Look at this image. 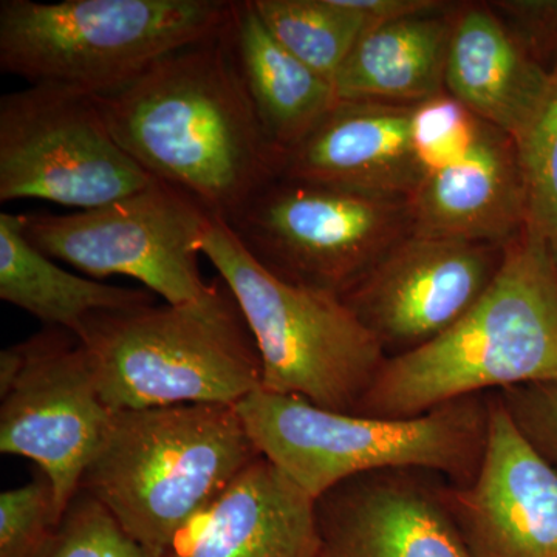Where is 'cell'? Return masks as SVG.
I'll list each match as a JSON object with an SVG mask.
<instances>
[{
    "mask_svg": "<svg viewBox=\"0 0 557 557\" xmlns=\"http://www.w3.org/2000/svg\"><path fill=\"white\" fill-rule=\"evenodd\" d=\"M223 32L95 101L143 170L228 223L281 177L285 156L263 129Z\"/></svg>",
    "mask_w": 557,
    "mask_h": 557,
    "instance_id": "6da1fadb",
    "label": "cell"
},
{
    "mask_svg": "<svg viewBox=\"0 0 557 557\" xmlns=\"http://www.w3.org/2000/svg\"><path fill=\"white\" fill-rule=\"evenodd\" d=\"M557 381V258L527 228L457 324L387 358L355 416L412 418L469 395Z\"/></svg>",
    "mask_w": 557,
    "mask_h": 557,
    "instance_id": "7a4b0ae2",
    "label": "cell"
},
{
    "mask_svg": "<svg viewBox=\"0 0 557 557\" xmlns=\"http://www.w3.org/2000/svg\"><path fill=\"white\" fill-rule=\"evenodd\" d=\"M260 457L237 406L116 410L79 491L152 555Z\"/></svg>",
    "mask_w": 557,
    "mask_h": 557,
    "instance_id": "3957f363",
    "label": "cell"
},
{
    "mask_svg": "<svg viewBox=\"0 0 557 557\" xmlns=\"http://www.w3.org/2000/svg\"><path fill=\"white\" fill-rule=\"evenodd\" d=\"M78 338L113 412L237 406L262 388L258 347L222 278L201 302L94 314Z\"/></svg>",
    "mask_w": 557,
    "mask_h": 557,
    "instance_id": "277c9868",
    "label": "cell"
},
{
    "mask_svg": "<svg viewBox=\"0 0 557 557\" xmlns=\"http://www.w3.org/2000/svg\"><path fill=\"white\" fill-rule=\"evenodd\" d=\"M260 456L311 497L355 475L424 469L467 486L478 478L490 431V394L469 395L412 418L332 412L259 388L237 405Z\"/></svg>",
    "mask_w": 557,
    "mask_h": 557,
    "instance_id": "5b68a950",
    "label": "cell"
},
{
    "mask_svg": "<svg viewBox=\"0 0 557 557\" xmlns=\"http://www.w3.org/2000/svg\"><path fill=\"white\" fill-rule=\"evenodd\" d=\"M231 10L233 0H2L0 70L30 86L109 97L219 36Z\"/></svg>",
    "mask_w": 557,
    "mask_h": 557,
    "instance_id": "8992f818",
    "label": "cell"
},
{
    "mask_svg": "<svg viewBox=\"0 0 557 557\" xmlns=\"http://www.w3.org/2000/svg\"><path fill=\"white\" fill-rule=\"evenodd\" d=\"M200 251L239 304L262 362L263 391L357 413L387 355L343 298L274 276L212 215Z\"/></svg>",
    "mask_w": 557,
    "mask_h": 557,
    "instance_id": "52a82bcc",
    "label": "cell"
},
{
    "mask_svg": "<svg viewBox=\"0 0 557 557\" xmlns=\"http://www.w3.org/2000/svg\"><path fill=\"white\" fill-rule=\"evenodd\" d=\"M226 225L274 276L343 296L412 233L409 199L281 175Z\"/></svg>",
    "mask_w": 557,
    "mask_h": 557,
    "instance_id": "ba28073f",
    "label": "cell"
},
{
    "mask_svg": "<svg viewBox=\"0 0 557 557\" xmlns=\"http://www.w3.org/2000/svg\"><path fill=\"white\" fill-rule=\"evenodd\" d=\"M24 215L30 244L91 277L137 278L172 306L211 295L199 270L211 215L186 194L157 180L149 188L75 214Z\"/></svg>",
    "mask_w": 557,
    "mask_h": 557,
    "instance_id": "9c48e42d",
    "label": "cell"
},
{
    "mask_svg": "<svg viewBox=\"0 0 557 557\" xmlns=\"http://www.w3.org/2000/svg\"><path fill=\"white\" fill-rule=\"evenodd\" d=\"M157 180L110 134L95 98L30 86L0 98V201L46 200L83 211Z\"/></svg>",
    "mask_w": 557,
    "mask_h": 557,
    "instance_id": "30bf717a",
    "label": "cell"
},
{
    "mask_svg": "<svg viewBox=\"0 0 557 557\" xmlns=\"http://www.w3.org/2000/svg\"><path fill=\"white\" fill-rule=\"evenodd\" d=\"M0 453L32 460L64 516L100 449L113 410L102 401L86 347L50 329L0 354Z\"/></svg>",
    "mask_w": 557,
    "mask_h": 557,
    "instance_id": "8fae6325",
    "label": "cell"
},
{
    "mask_svg": "<svg viewBox=\"0 0 557 557\" xmlns=\"http://www.w3.org/2000/svg\"><path fill=\"white\" fill-rule=\"evenodd\" d=\"M505 247L410 233L341 298L387 358L457 324L496 277Z\"/></svg>",
    "mask_w": 557,
    "mask_h": 557,
    "instance_id": "7c38bea8",
    "label": "cell"
},
{
    "mask_svg": "<svg viewBox=\"0 0 557 557\" xmlns=\"http://www.w3.org/2000/svg\"><path fill=\"white\" fill-rule=\"evenodd\" d=\"M469 557H557V471L519 434L496 394L478 478L446 485Z\"/></svg>",
    "mask_w": 557,
    "mask_h": 557,
    "instance_id": "4fadbf2b",
    "label": "cell"
},
{
    "mask_svg": "<svg viewBox=\"0 0 557 557\" xmlns=\"http://www.w3.org/2000/svg\"><path fill=\"white\" fill-rule=\"evenodd\" d=\"M448 483L412 468L344 480L317 498L318 557H469Z\"/></svg>",
    "mask_w": 557,
    "mask_h": 557,
    "instance_id": "5bb4252c",
    "label": "cell"
},
{
    "mask_svg": "<svg viewBox=\"0 0 557 557\" xmlns=\"http://www.w3.org/2000/svg\"><path fill=\"white\" fill-rule=\"evenodd\" d=\"M317 498L260 456L174 539L163 557H318Z\"/></svg>",
    "mask_w": 557,
    "mask_h": 557,
    "instance_id": "9a60e30c",
    "label": "cell"
},
{
    "mask_svg": "<svg viewBox=\"0 0 557 557\" xmlns=\"http://www.w3.org/2000/svg\"><path fill=\"white\" fill-rule=\"evenodd\" d=\"M412 108L339 101L285 156L282 175L369 196L410 199L424 180L410 138Z\"/></svg>",
    "mask_w": 557,
    "mask_h": 557,
    "instance_id": "2e32d148",
    "label": "cell"
},
{
    "mask_svg": "<svg viewBox=\"0 0 557 557\" xmlns=\"http://www.w3.org/2000/svg\"><path fill=\"white\" fill-rule=\"evenodd\" d=\"M412 233L500 245L527 228V190L518 146L483 123L467 159L426 175L409 199Z\"/></svg>",
    "mask_w": 557,
    "mask_h": 557,
    "instance_id": "e0dca14e",
    "label": "cell"
},
{
    "mask_svg": "<svg viewBox=\"0 0 557 557\" xmlns=\"http://www.w3.org/2000/svg\"><path fill=\"white\" fill-rule=\"evenodd\" d=\"M548 76L491 7H465L454 16L445 91L483 123L516 141L536 113Z\"/></svg>",
    "mask_w": 557,
    "mask_h": 557,
    "instance_id": "ac0fdd59",
    "label": "cell"
},
{
    "mask_svg": "<svg viewBox=\"0 0 557 557\" xmlns=\"http://www.w3.org/2000/svg\"><path fill=\"white\" fill-rule=\"evenodd\" d=\"M223 38L263 129L287 156L338 104L335 86L277 42L252 0L233 2Z\"/></svg>",
    "mask_w": 557,
    "mask_h": 557,
    "instance_id": "d6986e66",
    "label": "cell"
},
{
    "mask_svg": "<svg viewBox=\"0 0 557 557\" xmlns=\"http://www.w3.org/2000/svg\"><path fill=\"white\" fill-rule=\"evenodd\" d=\"M453 22L423 14L362 32L333 81L338 101L413 106L445 91Z\"/></svg>",
    "mask_w": 557,
    "mask_h": 557,
    "instance_id": "ffe728a7",
    "label": "cell"
},
{
    "mask_svg": "<svg viewBox=\"0 0 557 557\" xmlns=\"http://www.w3.org/2000/svg\"><path fill=\"white\" fill-rule=\"evenodd\" d=\"M0 298L76 338L94 314L156 302L146 289L115 287L61 269L27 239L24 215L11 212L0 214Z\"/></svg>",
    "mask_w": 557,
    "mask_h": 557,
    "instance_id": "44dd1931",
    "label": "cell"
},
{
    "mask_svg": "<svg viewBox=\"0 0 557 557\" xmlns=\"http://www.w3.org/2000/svg\"><path fill=\"white\" fill-rule=\"evenodd\" d=\"M282 47L307 67L335 81L364 24L341 0H252Z\"/></svg>",
    "mask_w": 557,
    "mask_h": 557,
    "instance_id": "7402d4cb",
    "label": "cell"
},
{
    "mask_svg": "<svg viewBox=\"0 0 557 557\" xmlns=\"http://www.w3.org/2000/svg\"><path fill=\"white\" fill-rule=\"evenodd\" d=\"M527 190V230L547 242L557 258V62L541 104L516 139Z\"/></svg>",
    "mask_w": 557,
    "mask_h": 557,
    "instance_id": "603a6c76",
    "label": "cell"
},
{
    "mask_svg": "<svg viewBox=\"0 0 557 557\" xmlns=\"http://www.w3.org/2000/svg\"><path fill=\"white\" fill-rule=\"evenodd\" d=\"M480 126L482 121L448 91L413 104L410 138L424 177L467 159Z\"/></svg>",
    "mask_w": 557,
    "mask_h": 557,
    "instance_id": "cb8c5ba5",
    "label": "cell"
},
{
    "mask_svg": "<svg viewBox=\"0 0 557 557\" xmlns=\"http://www.w3.org/2000/svg\"><path fill=\"white\" fill-rule=\"evenodd\" d=\"M42 557H157L138 544L97 498L79 491Z\"/></svg>",
    "mask_w": 557,
    "mask_h": 557,
    "instance_id": "d4e9b609",
    "label": "cell"
},
{
    "mask_svg": "<svg viewBox=\"0 0 557 557\" xmlns=\"http://www.w3.org/2000/svg\"><path fill=\"white\" fill-rule=\"evenodd\" d=\"M53 486L38 472L0 494V557H42L61 522Z\"/></svg>",
    "mask_w": 557,
    "mask_h": 557,
    "instance_id": "484cf974",
    "label": "cell"
},
{
    "mask_svg": "<svg viewBox=\"0 0 557 557\" xmlns=\"http://www.w3.org/2000/svg\"><path fill=\"white\" fill-rule=\"evenodd\" d=\"M494 394L528 445L557 467V381L523 384Z\"/></svg>",
    "mask_w": 557,
    "mask_h": 557,
    "instance_id": "4316f807",
    "label": "cell"
},
{
    "mask_svg": "<svg viewBox=\"0 0 557 557\" xmlns=\"http://www.w3.org/2000/svg\"><path fill=\"white\" fill-rule=\"evenodd\" d=\"M491 5L534 60L545 69L548 62L556 64L557 0H500Z\"/></svg>",
    "mask_w": 557,
    "mask_h": 557,
    "instance_id": "83f0119b",
    "label": "cell"
},
{
    "mask_svg": "<svg viewBox=\"0 0 557 557\" xmlns=\"http://www.w3.org/2000/svg\"><path fill=\"white\" fill-rule=\"evenodd\" d=\"M348 10L364 24V30L392 22L423 16V14L442 13L445 2L440 0H341Z\"/></svg>",
    "mask_w": 557,
    "mask_h": 557,
    "instance_id": "f1b7e54d",
    "label": "cell"
}]
</instances>
